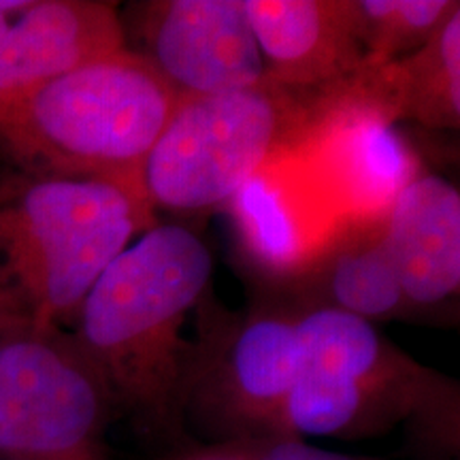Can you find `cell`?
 Returning a JSON list of instances; mask_svg holds the SVG:
<instances>
[{"label": "cell", "mask_w": 460, "mask_h": 460, "mask_svg": "<svg viewBox=\"0 0 460 460\" xmlns=\"http://www.w3.org/2000/svg\"><path fill=\"white\" fill-rule=\"evenodd\" d=\"M214 256L177 224H156L128 245L92 286L77 318V341L94 360L124 411L143 435L180 444L192 341L188 314L209 290Z\"/></svg>", "instance_id": "6da1fadb"}, {"label": "cell", "mask_w": 460, "mask_h": 460, "mask_svg": "<svg viewBox=\"0 0 460 460\" xmlns=\"http://www.w3.org/2000/svg\"><path fill=\"white\" fill-rule=\"evenodd\" d=\"M177 102L156 68L122 48L0 107V154L11 169L107 181L147 203L143 164Z\"/></svg>", "instance_id": "7a4b0ae2"}, {"label": "cell", "mask_w": 460, "mask_h": 460, "mask_svg": "<svg viewBox=\"0 0 460 460\" xmlns=\"http://www.w3.org/2000/svg\"><path fill=\"white\" fill-rule=\"evenodd\" d=\"M154 226L152 207L113 183L9 166L0 175V288L32 329H60L130 239Z\"/></svg>", "instance_id": "3957f363"}, {"label": "cell", "mask_w": 460, "mask_h": 460, "mask_svg": "<svg viewBox=\"0 0 460 460\" xmlns=\"http://www.w3.org/2000/svg\"><path fill=\"white\" fill-rule=\"evenodd\" d=\"M305 365L279 437L360 439L410 420L424 441L456 450L458 388L418 365L371 322L337 309H295Z\"/></svg>", "instance_id": "277c9868"}, {"label": "cell", "mask_w": 460, "mask_h": 460, "mask_svg": "<svg viewBox=\"0 0 460 460\" xmlns=\"http://www.w3.org/2000/svg\"><path fill=\"white\" fill-rule=\"evenodd\" d=\"M309 122V92L269 77L250 88L180 99L143 164L147 203L172 211L226 205L273 156L301 146Z\"/></svg>", "instance_id": "5b68a950"}, {"label": "cell", "mask_w": 460, "mask_h": 460, "mask_svg": "<svg viewBox=\"0 0 460 460\" xmlns=\"http://www.w3.org/2000/svg\"><path fill=\"white\" fill-rule=\"evenodd\" d=\"M115 402L94 360L62 329L0 335V454L9 460H109Z\"/></svg>", "instance_id": "8992f818"}, {"label": "cell", "mask_w": 460, "mask_h": 460, "mask_svg": "<svg viewBox=\"0 0 460 460\" xmlns=\"http://www.w3.org/2000/svg\"><path fill=\"white\" fill-rule=\"evenodd\" d=\"M199 332L188 422L226 439V446L281 439V411L305 365L295 309L281 305L228 315L207 303Z\"/></svg>", "instance_id": "52a82bcc"}, {"label": "cell", "mask_w": 460, "mask_h": 460, "mask_svg": "<svg viewBox=\"0 0 460 460\" xmlns=\"http://www.w3.org/2000/svg\"><path fill=\"white\" fill-rule=\"evenodd\" d=\"M226 207L243 264L281 290L314 267L345 217L329 172L307 146L273 156Z\"/></svg>", "instance_id": "ba28073f"}, {"label": "cell", "mask_w": 460, "mask_h": 460, "mask_svg": "<svg viewBox=\"0 0 460 460\" xmlns=\"http://www.w3.org/2000/svg\"><path fill=\"white\" fill-rule=\"evenodd\" d=\"M132 51L180 99L250 88L267 77L243 0H154L135 4Z\"/></svg>", "instance_id": "9c48e42d"}, {"label": "cell", "mask_w": 460, "mask_h": 460, "mask_svg": "<svg viewBox=\"0 0 460 460\" xmlns=\"http://www.w3.org/2000/svg\"><path fill=\"white\" fill-rule=\"evenodd\" d=\"M122 48L118 4L20 0L17 7L0 11V107Z\"/></svg>", "instance_id": "30bf717a"}, {"label": "cell", "mask_w": 460, "mask_h": 460, "mask_svg": "<svg viewBox=\"0 0 460 460\" xmlns=\"http://www.w3.org/2000/svg\"><path fill=\"white\" fill-rule=\"evenodd\" d=\"M267 77L318 92L365 65L352 0H243Z\"/></svg>", "instance_id": "8fae6325"}, {"label": "cell", "mask_w": 460, "mask_h": 460, "mask_svg": "<svg viewBox=\"0 0 460 460\" xmlns=\"http://www.w3.org/2000/svg\"><path fill=\"white\" fill-rule=\"evenodd\" d=\"M384 234L411 312L435 309L460 290V194L439 175L416 177L384 217Z\"/></svg>", "instance_id": "7c38bea8"}, {"label": "cell", "mask_w": 460, "mask_h": 460, "mask_svg": "<svg viewBox=\"0 0 460 460\" xmlns=\"http://www.w3.org/2000/svg\"><path fill=\"white\" fill-rule=\"evenodd\" d=\"M288 292L295 309H337L367 322L413 314L396 275L382 220L343 217L315 264Z\"/></svg>", "instance_id": "4fadbf2b"}, {"label": "cell", "mask_w": 460, "mask_h": 460, "mask_svg": "<svg viewBox=\"0 0 460 460\" xmlns=\"http://www.w3.org/2000/svg\"><path fill=\"white\" fill-rule=\"evenodd\" d=\"M399 122L460 126V9L413 54L390 65Z\"/></svg>", "instance_id": "5bb4252c"}, {"label": "cell", "mask_w": 460, "mask_h": 460, "mask_svg": "<svg viewBox=\"0 0 460 460\" xmlns=\"http://www.w3.org/2000/svg\"><path fill=\"white\" fill-rule=\"evenodd\" d=\"M356 34L367 65L413 54L460 9L456 0H352Z\"/></svg>", "instance_id": "9a60e30c"}, {"label": "cell", "mask_w": 460, "mask_h": 460, "mask_svg": "<svg viewBox=\"0 0 460 460\" xmlns=\"http://www.w3.org/2000/svg\"><path fill=\"white\" fill-rule=\"evenodd\" d=\"M237 447L241 460H367L309 446L303 439H295V437L261 441V444H241Z\"/></svg>", "instance_id": "2e32d148"}, {"label": "cell", "mask_w": 460, "mask_h": 460, "mask_svg": "<svg viewBox=\"0 0 460 460\" xmlns=\"http://www.w3.org/2000/svg\"><path fill=\"white\" fill-rule=\"evenodd\" d=\"M24 326H31V322L24 318V314L17 309V305L11 301L7 292L0 288V335L4 332L24 329Z\"/></svg>", "instance_id": "e0dca14e"}, {"label": "cell", "mask_w": 460, "mask_h": 460, "mask_svg": "<svg viewBox=\"0 0 460 460\" xmlns=\"http://www.w3.org/2000/svg\"><path fill=\"white\" fill-rule=\"evenodd\" d=\"M181 460H241V452L237 446H226L222 452H209V454H197V456H188Z\"/></svg>", "instance_id": "ac0fdd59"}]
</instances>
